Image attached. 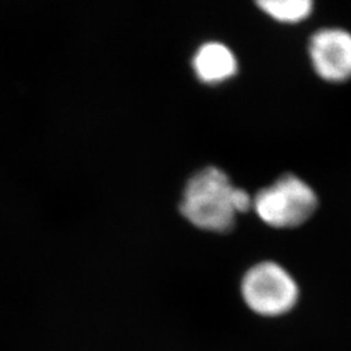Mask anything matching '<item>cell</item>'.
Wrapping results in <instances>:
<instances>
[{"label": "cell", "mask_w": 351, "mask_h": 351, "mask_svg": "<svg viewBox=\"0 0 351 351\" xmlns=\"http://www.w3.org/2000/svg\"><path fill=\"white\" fill-rule=\"evenodd\" d=\"M236 186L224 171L206 167L193 176L182 191L180 211L202 230L226 233L236 224Z\"/></svg>", "instance_id": "6da1fadb"}, {"label": "cell", "mask_w": 351, "mask_h": 351, "mask_svg": "<svg viewBox=\"0 0 351 351\" xmlns=\"http://www.w3.org/2000/svg\"><path fill=\"white\" fill-rule=\"evenodd\" d=\"M314 189L298 176L284 175L252 198V210L264 224L287 229L304 224L317 208Z\"/></svg>", "instance_id": "7a4b0ae2"}, {"label": "cell", "mask_w": 351, "mask_h": 351, "mask_svg": "<svg viewBox=\"0 0 351 351\" xmlns=\"http://www.w3.org/2000/svg\"><path fill=\"white\" fill-rule=\"evenodd\" d=\"M241 294L255 314L275 317L287 314L295 306L300 288L281 264L267 261L252 265L243 275Z\"/></svg>", "instance_id": "3957f363"}, {"label": "cell", "mask_w": 351, "mask_h": 351, "mask_svg": "<svg viewBox=\"0 0 351 351\" xmlns=\"http://www.w3.org/2000/svg\"><path fill=\"white\" fill-rule=\"evenodd\" d=\"M308 56L316 75L339 84L351 78V33L341 27H326L310 39Z\"/></svg>", "instance_id": "277c9868"}, {"label": "cell", "mask_w": 351, "mask_h": 351, "mask_svg": "<svg viewBox=\"0 0 351 351\" xmlns=\"http://www.w3.org/2000/svg\"><path fill=\"white\" fill-rule=\"evenodd\" d=\"M197 78L206 85H219L233 78L239 72L234 52L221 42L203 43L191 60Z\"/></svg>", "instance_id": "5b68a950"}, {"label": "cell", "mask_w": 351, "mask_h": 351, "mask_svg": "<svg viewBox=\"0 0 351 351\" xmlns=\"http://www.w3.org/2000/svg\"><path fill=\"white\" fill-rule=\"evenodd\" d=\"M258 8L281 24H300L314 11V0H255Z\"/></svg>", "instance_id": "8992f818"}]
</instances>
